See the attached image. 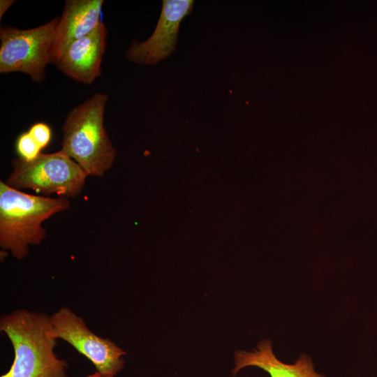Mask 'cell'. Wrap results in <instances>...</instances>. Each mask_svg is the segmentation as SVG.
Listing matches in <instances>:
<instances>
[{
  "label": "cell",
  "instance_id": "cell-1",
  "mask_svg": "<svg viewBox=\"0 0 377 377\" xmlns=\"http://www.w3.org/2000/svg\"><path fill=\"white\" fill-rule=\"evenodd\" d=\"M0 331L15 354L9 370L0 377H70L67 362L54 353L57 339L51 334L50 315L14 310L1 316Z\"/></svg>",
  "mask_w": 377,
  "mask_h": 377
},
{
  "label": "cell",
  "instance_id": "cell-2",
  "mask_svg": "<svg viewBox=\"0 0 377 377\" xmlns=\"http://www.w3.org/2000/svg\"><path fill=\"white\" fill-rule=\"evenodd\" d=\"M70 205L67 198L31 195L0 181L1 248L23 260L29 253V245H40L46 237L43 223Z\"/></svg>",
  "mask_w": 377,
  "mask_h": 377
},
{
  "label": "cell",
  "instance_id": "cell-3",
  "mask_svg": "<svg viewBox=\"0 0 377 377\" xmlns=\"http://www.w3.org/2000/svg\"><path fill=\"white\" fill-rule=\"evenodd\" d=\"M109 97L95 93L70 110L62 126L61 150L89 175L102 177L112 166L117 150L104 126Z\"/></svg>",
  "mask_w": 377,
  "mask_h": 377
},
{
  "label": "cell",
  "instance_id": "cell-4",
  "mask_svg": "<svg viewBox=\"0 0 377 377\" xmlns=\"http://www.w3.org/2000/svg\"><path fill=\"white\" fill-rule=\"evenodd\" d=\"M12 172L6 180L9 186L30 188L47 197L52 193L75 198L82 191L88 175L62 151L40 153L31 161L19 157L11 161Z\"/></svg>",
  "mask_w": 377,
  "mask_h": 377
},
{
  "label": "cell",
  "instance_id": "cell-5",
  "mask_svg": "<svg viewBox=\"0 0 377 377\" xmlns=\"http://www.w3.org/2000/svg\"><path fill=\"white\" fill-rule=\"evenodd\" d=\"M59 17L37 27L20 29L0 28V73H23L32 81L42 82L52 53Z\"/></svg>",
  "mask_w": 377,
  "mask_h": 377
},
{
  "label": "cell",
  "instance_id": "cell-6",
  "mask_svg": "<svg viewBox=\"0 0 377 377\" xmlns=\"http://www.w3.org/2000/svg\"><path fill=\"white\" fill-rule=\"evenodd\" d=\"M50 331L89 359L96 371L115 376L124 369L126 352L111 339L94 333L69 307L61 306L50 315Z\"/></svg>",
  "mask_w": 377,
  "mask_h": 377
},
{
  "label": "cell",
  "instance_id": "cell-7",
  "mask_svg": "<svg viewBox=\"0 0 377 377\" xmlns=\"http://www.w3.org/2000/svg\"><path fill=\"white\" fill-rule=\"evenodd\" d=\"M192 0H163L153 34L146 40H134L126 51L127 59L137 64L154 65L175 50L179 24L193 6Z\"/></svg>",
  "mask_w": 377,
  "mask_h": 377
},
{
  "label": "cell",
  "instance_id": "cell-8",
  "mask_svg": "<svg viewBox=\"0 0 377 377\" xmlns=\"http://www.w3.org/2000/svg\"><path fill=\"white\" fill-rule=\"evenodd\" d=\"M107 35L103 22L93 31L69 45L54 65L69 78L84 84H92L102 73Z\"/></svg>",
  "mask_w": 377,
  "mask_h": 377
},
{
  "label": "cell",
  "instance_id": "cell-9",
  "mask_svg": "<svg viewBox=\"0 0 377 377\" xmlns=\"http://www.w3.org/2000/svg\"><path fill=\"white\" fill-rule=\"evenodd\" d=\"M103 0H66L59 17L52 53L55 64L63 52L74 41L96 29L101 20Z\"/></svg>",
  "mask_w": 377,
  "mask_h": 377
},
{
  "label": "cell",
  "instance_id": "cell-10",
  "mask_svg": "<svg viewBox=\"0 0 377 377\" xmlns=\"http://www.w3.org/2000/svg\"><path fill=\"white\" fill-rule=\"evenodd\" d=\"M233 376L247 367H256L270 377H326L316 372L311 358L302 354L293 364L280 361L274 355L272 342L265 339L258 343L252 351L237 350L234 355Z\"/></svg>",
  "mask_w": 377,
  "mask_h": 377
},
{
  "label": "cell",
  "instance_id": "cell-11",
  "mask_svg": "<svg viewBox=\"0 0 377 377\" xmlns=\"http://www.w3.org/2000/svg\"><path fill=\"white\" fill-rule=\"evenodd\" d=\"M15 147L18 157L25 161L34 160L42 150L28 131L22 133L17 137Z\"/></svg>",
  "mask_w": 377,
  "mask_h": 377
},
{
  "label": "cell",
  "instance_id": "cell-12",
  "mask_svg": "<svg viewBox=\"0 0 377 377\" xmlns=\"http://www.w3.org/2000/svg\"><path fill=\"white\" fill-rule=\"evenodd\" d=\"M28 132L41 149L46 147L51 141V128L44 122H37L32 124L28 130Z\"/></svg>",
  "mask_w": 377,
  "mask_h": 377
},
{
  "label": "cell",
  "instance_id": "cell-13",
  "mask_svg": "<svg viewBox=\"0 0 377 377\" xmlns=\"http://www.w3.org/2000/svg\"><path fill=\"white\" fill-rule=\"evenodd\" d=\"M13 0H1L0 1V19L5 15L7 10L14 3Z\"/></svg>",
  "mask_w": 377,
  "mask_h": 377
},
{
  "label": "cell",
  "instance_id": "cell-14",
  "mask_svg": "<svg viewBox=\"0 0 377 377\" xmlns=\"http://www.w3.org/2000/svg\"><path fill=\"white\" fill-rule=\"evenodd\" d=\"M84 377H114V376H110V375L103 374L98 371H96L95 373L89 374Z\"/></svg>",
  "mask_w": 377,
  "mask_h": 377
}]
</instances>
